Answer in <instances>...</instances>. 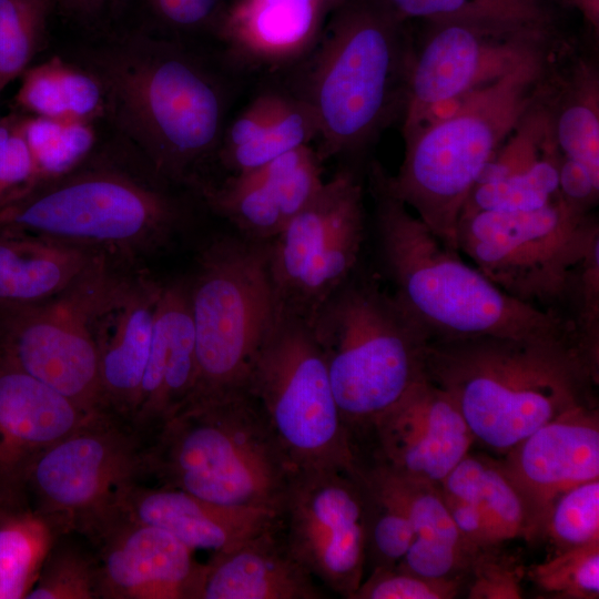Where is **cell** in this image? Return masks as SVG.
Here are the masks:
<instances>
[{"label": "cell", "instance_id": "cell-1", "mask_svg": "<svg viewBox=\"0 0 599 599\" xmlns=\"http://www.w3.org/2000/svg\"><path fill=\"white\" fill-rule=\"evenodd\" d=\"M425 375L475 441L505 454L562 413L595 404L599 368L569 335L430 341Z\"/></svg>", "mask_w": 599, "mask_h": 599}, {"label": "cell", "instance_id": "cell-2", "mask_svg": "<svg viewBox=\"0 0 599 599\" xmlns=\"http://www.w3.org/2000/svg\"><path fill=\"white\" fill-rule=\"evenodd\" d=\"M415 42L378 0H345L283 84L312 110L319 161L354 159L403 119Z\"/></svg>", "mask_w": 599, "mask_h": 599}, {"label": "cell", "instance_id": "cell-3", "mask_svg": "<svg viewBox=\"0 0 599 599\" xmlns=\"http://www.w3.org/2000/svg\"><path fill=\"white\" fill-rule=\"evenodd\" d=\"M375 162L368 171L377 246L392 292L430 341L476 336L569 335L566 322L507 295L445 245L384 186Z\"/></svg>", "mask_w": 599, "mask_h": 599}, {"label": "cell", "instance_id": "cell-4", "mask_svg": "<svg viewBox=\"0 0 599 599\" xmlns=\"http://www.w3.org/2000/svg\"><path fill=\"white\" fill-rule=\"evenodd\" d=\"M552 52L461 98L447 114L404 132L398 172L379 164L385 189L456 251L461 210L484 167L549 94Z\"/></svg>", "mask_w": 599, "mask_h": 599}, {"label": "cell", "instance_id": "cell-5", "mask_svg": "<svg viewBox=\"0 0 599 599\" xmlns=\"http://www.w3.org/2000/svg\"><path fill=\"white\" fill-rule=\"evenodd\" d=\"M114 118L154 171L193 183V171L219 152L233 85L175 41L141 39L101 62Z\"/></svg>", "mask_w": 599, "mask_h": 599}, {"label": "cell", "instance_id": "cell-6", "mask_svg": "<svg viewBox=\"0 0 599 599\" xmlns=\"http://www.w3.org/2000/svg\"><path fill=\"white\" fill-rule=\"evenodd\" d=\"M148 453L161 486L277 514L295 470L246 388L184 405L153 433Z\"/></svg>", "mask_w": 599, "mask_h": 599}, {"label": "cell", "instance_id": "cell-7", "mask_svg": "<svg viewBox=\"0 0 599 599\" xmlns=\"http://www.w3.org/2000/svg\"><path fill=\"white\" fill-rule=\"evenodd\" d=\"M309 326L349 441L426 376L428 333L373 275L354 270Z\"/></svg>", "mask_w": 599, "mask_h": 599}, {"label": "cell", "instance_id": "cell-8", "mask_svg": "<svg viewBox=\"0 0 599 599\" xmlns=\"http://www.w3.org/2000/svg\"><path fill=\"white\" fill-rule=\"evenodd\" d=\"M597 242V221L560 193L532 211L464 212L456 226L458 252L489 281L567 324L583 262Z\"/></svg>", "mask_w": 599, "mask_h": 599}, {"label": "cell", "instance_id": "cell-9", "mask_svg": "<svg viewBox=\"0 0 599 599\" xmlns=\"http://www.w3.org/2000/svg\"><path fill=\"white\" fill-rule=\"evenodd\" d=\"M183 213L167 194L112 170L73 171L0 207V229L130 260L164 246Z\"/></svg>", "mask_w": 599, "mask_h": 599}, {"label": "cell", "instance_id": "cell-10", "mask_svg": "<svg viewBox=\"0 0 599 599\" xmlns=\"http://www.w3.org/2000/svg\"><path fill=\"white\" fill-rule=\"evenodd\" d=\"M189 285L196 378L184 405L245 388L252 359L277 312L267 242L214 238L199 254Z\"/></svg>", "mask_w": 599, "mask_h": 599}, {"label": "cell", "instance_id": "cell-11", "mask_svg": "<svg viewBox=\"0 0 599 599\" xmlns=\"http://www.w3.org/2000/svg\"><path fill=\"white\" fill-rule=\"evenodd\" d=\"M245 388L295 469L355 470L327 365L306 321L277 309L252 359Z\"/></svg>", "mask_w": 599, "mask_h": 599}, {"label": "cell", "instance_id": "cell-12", "mask_svg": "<svg viewBox=\"0 0 599 599\" xmlns=\"http://www.w3.org/2000/svg\"><path fill=\"white\" fill-rule=\"evenodd\" d=\"M148 447L129 422L110 412L93 414L40 455L29 476V499L65 535H82L150 476Z\"/></svg>", "mask_w": 599, "mask_h": 599}, {"label": "cell", "instance_id": "cell-13", "mask_svg": "<svg viewBox=\"0 0 599 599\" xmlns=\"http://www.w3.org/2000/svg\"><path fill=\"white\" fill-rule=\"evenodd\" d=\"M115 268L108 257L54 297L0 305V355L88 413L108 412L94 313Z\"/></svg>", "mask_w": 599, "mask_h": 599}, {"label": "cell", "instance_id": "cell-14", "mask_svg": "<svg viewBox=\"0 0 599 599\" xmlns=\"http://www.w3.org/2000/svg\"><path fill=\"white\" fill-rule=\"evenodd\" d=\"M364 233L363 185L352 167H341L267 242L277 309L309 324L356 270Z\"/></svg>", "mask_w": 599, "mask_h": 599}, {"label": "cell", "instance_id": "cell-15", "mask_svg": "<svg viewBox=\"0 0 599 599\" xmlns=\"http://www.w3.org/2000/svg\"><path fill=\"white\" fill-rule=\"evenodd\" d=\"M558 33V21L425 22L423 39L414 49L402 133L415 128L435 109L552 52Z\"/></svg>", "mask_w": 599, "mask_h": 599}, {"label": "cell", "instance_id": "cell-16", "mask_svg": "<svg viewBox=\"0 0 599 599\" xmlns=\"http://www.w3.org/2000/svg\"><path fill=\"white\" fill-rule=\"evenodd\" d=\"M278 521L292 551L317 581L352 599L366 566L364 487L356 468L295 469Z\"/></svg>", "mask_w": 599, "mask_h": 599}, {"label": "cell", "instance_id": "cell-17", "mask_svg": "<svg viewBox=\"0 0 599 599\" xmlns=\"http://www.w3.org/2000/svg\"><path fill=\"white\" fill-rule=\"evenodd\" d=\"M474 441L455 402L425 376L382 413L352 449L355 459L439 484Z\"/></svg>", "mask_w": 599, "mask_h": 599}, {"label": "cell", "instance_id": "cell-18", "mask_svg": "<svg viewBox=\"0 0 599 599\" xmlns=\"http://www.w3.org/2000/svg\"><path fill=\"white\" fill-rule=\"evenodd\" d=\"M83 536L99 566V599H200L204 564L158 527L120 511Z\"/></svg>", "mask_w": 599, "mask_h": 599}, {"label": "cell", "instance_id": "cell-19", "mask_svg": "<svg viewBox=\"0 0 599 599\" xmlns=\"http://www.w3.org/2000/svg\"><path fill=\"white\" fill-rule=\"evenodd\" d=\"M345 0H232L214 29L221 61L242 79L285 74L318 41L333 11Z\"/></svg>", "mask_w": 599, "mask_h": 599}, {"label": "cell", "instance_id": "cell-20", "mask_svg": "<svg viewBox=\"0 0 599 599\" xmlns=\"http://www.w3.org/2000/svg\"><path fill=\"white\" fill-rule=\"evenodd\" d=\"M161 288L148 276L115 268L94 313L104 407L130 424L140 402Z\"/></svg>", "mask_w": 599, "mask_h": 599}, {"label": "cell", "instance_id": "cell-21", "mask_svg": "<svg viewBox=\"0 0 599 599\" xmlns=\"http://www.w3.org/2000/svg\"><path fill=\"white\" fill-rule=\"evenodd\" d=\"M540 536L554 501L568 489L599 479V414L595 404L571 408L537 428L500 460Z\"/></svg>", "mask_w": 599, "mask_h": 599}, {"label": "cell", "instance_id": "cell-22", "mask_svg": "<svg viewBox=\"0 0 599 599\" xmlns=\"http://www.w3.org/2000/svg\"><path fill=\"white\" fill-rule=\"evenodd\" d=\"M322 165L312 144L300 146L219 184L196 181L205 204L240 235L270 242L323 185Z\"/></svg>", "mask_w": 599, "mask_h": 599}, {"label": "cell", "instance_id": "cell-23", "mask_svg": "<svg viewBox=\"0 0 599 599\" xmlns=\"http://www.w3.org/2000/svg\"><path fill=\"white\" fill-rule=\"evenodd\" d=\"M93 414L0 355V506L30 500L37 459Z\"/></svg>", "mask_w": 599, "mask_h": 599}, {"label": "cell", "instance_id": "cell-24", "mask_svg": "<svg viewBox=\"0 0 599 599\" xmlns=\"http://www.w3.org/2000/svg\"><path fill=\"white\" fill-rule=\"evenodd\" d=\"M196 343L189 281L162 284L140 402L132 425L148 439L190 398Z\"/></svg>", "mask_w": 599, "mask_h": 599}, {"label": "cell", "instance_id": "cell-25", "mask_svg": "<svg viewBox=\"0 0 599 599\" xmlns=\"http://www.w3.org/2000/svg\"><path fill=\"white\" fill-rule=\"evenodd\" d=\"M116 510L167 531L192 550L222 552L268 529L278 514L262 508L217 505L177 488L134 484Z\"/></svg>", "mask_w": 599, "mask_h": 599}, {"label": "cell", "instance_id": "cell-26", "mask_svg": "<svg viewBox=\"0 0 599 599\" xmlns=\"http://www.w3.org/2000/svg\"><path fill=\"white\" fill-rule=\"evenodd\" d=\"M324 598V587L288 546L278 516L268 529L204 564L200 599Z\"/></svg>", "mask_w": 599, "mask_h": 599}, {"label": "cell", "instance_id": "cell-27", "mask_svg": "<svg viewBox=\"0 0 599 599\" xmlns=\"http://www.w3.org/2000/svg\"><path fill=\"white\" fill-rule=\"evenodd\" d=\"M108 257L93 250L0 229V305L54 297Z\"/></svg>", "mask_w": 599, "mask_h": 599}, {"label": "cell", "instance_id": "cell-28", "mask_svg": "<svg viewBox=\"0 0 599 599\" xmlns=\"http://www.w3.org/2000/svg\"><path fill=\"white\" fill-rule=\"evenodd\" d=\"M65 535L30 500L0 506V599H24L42 565Z\"/></svg>", "mask_w": 599, "mask_h": 599}, {"label": "cell", "instance_id": "cell-29", "mask_svg": "<svg viewBox=\"0 0 599 599\" xmlns=\"http://www.w3.org/2000/svg\"><path fill=\"white\" fill-rule=\"evenodd\" d=\"M21 75L16 103L31 115L89 123L103 111L101 80L58 57L28 68Z\"/></svg>", "mask_w": 599, "mask_h": 599}, {"label": "cell", "instance_id": "cell-30", "mask_svg": "<svg viewBox=\"0 0 599 599\" xmlns=\"http://www.w3.org/2000/svg\"><path fill=\"white\" fill-rule=\"evenodd\" d=\"M559 90V104L549 108L551 133L559 153L585 166L599 180V77L580 61Z\"/></svg>", "mask_w": 599, "mask_h": 599}, {"label": "cell", "instance_id": "cell-31", "mask_svg": "<svg viewBox=\"0 0 599 599\" xmlns=\"http://www.w3.org/2000/svg\"><path fill=\"white\" fill-rule=\"evenodd\" d=\"M405 22H538L555 19V0H378Z\"/></svg>", "mask_w": 599, "mask_h": 599}, {"label": "cell", "instance_id": "cell-32", "mask_svg": "<svg viewBox=\"0 0 599 599\" xmlns=\"http://www.w3.org/2000/svg\"><path fill=\"white\" fill-rule=\"evenodd\" d=\"M18 120L33 163L32 189L74 171L94 144V132L87 122L37 115H18Z\"/></svg>", "mask_w": 599, "mask_h": 599}, {"label": "cell", "instance_id": "cell-33", "mask_svg": "<svg viewBox=\"0 0 599 599\" xmlns=\"http://www.w3.org/2000/svg\"><path fill=\"white\" fill-rule=\"evenodd\" d=\"M560 160L561 154L555 150L521 173L477 183L461 213L478 211L524 212L544 207L560 193Z\"/></svg>", "mask_w": 599, "mask_h": 599}, {"label": "cell", "instance_id": "cell-34", "mask_svg": "<svg viewBox=\"0 0 599 599\" xmlns=\"http://www.w3.org/2000/svg\"><path fill=\"white\" fill-rule=\"evenodd\" d=\"M317 134V123L311 108L293 94L286 109L257 138L217 156L231 174H236L312 144Z\"/></svg>", "mask_w": 599, "mask_h": 599}, {"label": "cell", "instance_id": "cell-35", "mask_svg": "<svg viewBox=\"0 0 599 599\" xmlns=\"http://www.w3.org/2000/svg\"><path fill=\"white\" fill-rule=\"evenodd\" d=\"M69 536L55 541L27 599H99L97 556Z\"/></svg>", "mask_w": 599, "mask_h": 599}, {"label": "cell", "instance_id": "cell-36", "mask_svg": "<svg viewBox=\"0 0 599 599\" xmlns=\"http://www.w3.org/2000/svg\"><path fill=\"white\" fill-rule=\"evenodd\" d=\"M51 0H0V92L40 48Z\"/></svg>", "mask_w": 599, "mask_h": 599}, {"label": "cell", "instance_id": "cell-37", "mask_svg": "<svg viewBox=\"0 0 599 599\" xmlns=\"http://www.w3.org/2000/svg\"><path fill=\"white\" fill-rule=\"evenodd\" d=\"M359 476L365 498L366 564L372 569L398 566L415 539L410 521L400 506Z\"/></svg>", "mask_w": 599, "mask_h": 599}, {"label": "cell", "instance_id": "cell-38", "mask_svg": "<svg viewBox=\"0 0 599 599\" xmlns=\"http://www.w3.org/2000/svg\"><path fill=\"white\" fill-rule=\"evenodd\" d=\"M474 505L502 542L518 537L532 539L528 506L500 460L484 456Z\"/></svg>", "mask_w": 599, "mask_h": 599}, {"label": "cell", "instance_id": "cell-39", "mask_svg": "<svg viewBox=\"0 0 599 599\" xmlns=\"http://www.w3.org/2000/svg\"><path fill=\"white\" fill-rule=\"evenodd\" d=\"M540 535L552 542L557 552L599 540V479L561 494L550 507Z\"/></svg>", "mask_w": 599, "mask_h": 599}, {"label": "cell", "instance_id": "cell-40", "mask_svg": "<svg viewBox=\"0 0 599 599\" xmlns=\"http://www.w3.org/2000/svg\"><path fill=\"white\" fill-rule=\"evenodd\" d=\"M531 580L545 592L565 599L599 597V540L556 552L529 570Z\"/></svg>", "mask_w": 599, "mask_h": 599}, {"label": "cell", "instance_id": "cell-41", "mask_svg": "<svg viewBox=\"0 0 599 599\" xmlns=\"http://www.w3.org/2000/svg\"><path fill=\"white\" fill-rule=\"evenodd\" d=\"M461 578L432 579L399 566L372 569L352 599H453L459 593Z\"/></svg>", "mask_w": 599, "mask_h": 599}, {"label": "cell", "instance_id": "cell-42", "mask_svg": "<svg viewBox=\"0 0 599 599\" xmlns=\"http://www.w3.org/2000/svg\"><path fill=\"white\" fill-rule=\"evenodd\" d=\"M33 186V163L18 115L0 119V207Z\"/></svg>", "mask_w": 599, "mask_h": 599}, {"label": "cell", "instance_id": "cell-43", "mask_svg": "<svg viewBox=\"0 0 599 599\" xmlns=\"http://www.w3.org/2000/svg\"><path fill=\"white\" fill-rule=\"evenodd\" d=\"M292 98V92L283 83L260 92L233 121L227 122L217 155L257 138L281 115Z\"/></svg>", "mask_w": 599, "mask_h": 599}, {"label": "cell", "instance_id": "cell-44", "mask_svg": "<svg viewBox=\"0 0 599 599\" xmlns=\"http://www.w3.org/2000/svg\"><path fill=\"white\" fill-rule=\"evenodd\" d=\"M473 581L468 598L519 599L522 597L520 581L522 568L512 558L497 554V547L477 554L470 571Z\"/></svg>", "mask_w": 599, "mask_h": 599}, {"label": "cell", "instance_id": "cell-45", "mask_svg": "<svg viewBox=\"0 0 599 599\" xmlns=\"http://www.w3.org/2000/svg\"><path fill=\"white\" fill-rule=\"evenodd\" d=\"M156 19L179 32L210 28L214 32L225 0H148Z\"/></svg>", "mask_w": 599, "mask_h": 599}, {"label": "cell", "instance_id": "cell-46", "mask_svg": "<svg viewBox=\"0 0 599 599\" xmlns=\"http://www.w3.org/2000/svg\"><path fill=\"white\" fill-rule=\"evenodd\" d=\"M443 496L456 528L474 550L480 552L502 542L477 506Z\"/></svg>", "mask_w": 599, "mask_h": 599}, {"label": "cell", "instance_id": "cell-47", "mask_svg": "<svg viewBox=\"0 0 599 599\" xmlns=\"http://www.w3.org/2000/svg\"><path fill=\"white\" fill-rule=\"evenodd\" d=\"M559 192L572 205L589 212L598 201L599 180L578 162L561 155Z\"/></svg>", "mask_w": 599, "mask_h": 599}, {"label": "cell", "instance_id": "cell-48", "mask_svg": "<svg viewBox=\"0 0 599 599\" xmlns=\"http://www.w3.org/2000/svg\"><path fill=\"white\" fill-rule=\"evenodd\" d=\"M560 6L576 9L585 22L598 34L599 31V0H555Z\"/></svg>", "mask_w": 599, "mask_h": 599}, {"label": "cell", "instance_id": "cell-49", "mask_svg": "<svg viewBox=\"0 0 599 599\" xmlns=\"http://www.w3.org/2000/svg\"><path fill=\"white\" fill-rule=\"evenodd\" d=\"M63 6L77 13L89 14L98 10L105 0H60Z\"/></svg>", "mask_w": 599, "mask_h": 599}, {"label": "cell", "instance_id": "cell-50", "mask_svg": "<svg viewBox=\"0 0 599 599\" xmlns=\"http://www.w3.org/2000/svg\"><path fill=\"white\" fill-rule=\"evenodd\" d=\"M229 1H232V0H226V2H229ZM226 2H225V3H226Z\"/></svg>", "mask_w": 599, "mask_h": 599}, {"label": "cell", "instance_id": "cell-51", "mask_svg": "<svg viewBox=\"0 0 599 599\" xmlns=\"http://www.w3.org/2000/svg\"><path fill=\"white\" fill-rule=\"evenodd\" d=\"M51 1L53 2L54 0H51Z\"/></svg>", "mask_w": 599, "mask_h": 599}]
</instances>
